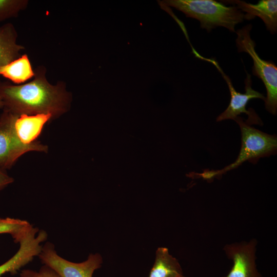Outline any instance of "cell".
Here are the masks:
<instances>
[{
  "mask_svg": "<svg viewBox=\"0 0 277 277\" xmlns=\"http://www.w3.org/2000/svg\"><path fill=\"white\" fill-rule=\"evenodd\" d=\"M44 265L55 271L61 277H92L94 272L101 267L102 258L98 253L90 254L81 263H74L58 255L54 245L47 242L38 255Z\"/></svg>",
  "mask_w": 277,
  "mask_h": 277,
  "instance_id": "7",
  "label": "cell"
},
{
  "mask_svg": "<svg viewBox=\"0 0 277 277\" xmlns=\"http://www.w3.org/2000/svg\"><path fill=\"white\" fill-rule=\"evenodd\" d=\"M21 277H61L55 271L49 266L44 265L38 271L30 269L21 271Z\"/></svg>",
  "mask_w": 277,
  "mask_h": 277,
  "instance_id": "17",
  "label": "cell"
},
{
  "mask_svg": "<svg viewBox=\"0 0 277 277\" xmlns=\"http://www.w3.org/2000/svg\"><path fill=\"white\" fill-rule=\"evenodd\" d=\"M18 34L14 25L0 26V68L19 58L25 47L17 43Z\"/></svg>",
  "mask_w": 277,
  "mask_h": 277,
  "instance_id": "12",
  "label": "cell"
},
{
  "mask_svg": "<svg viewBox=\"0 0 277 277\" xmlns=\"http://www.w3.org/2000/svg\"><path fill=\"white\" fill-rule=\"evenodd\" d=\"M148 277H186L178 260L165 247L156 251L154 263Z\"/></svg>",
  "mask_w": 277,
  "mask_h": 277,
  "instance_id": "13",
  "label": "cell"
},
{
  "mask_svg": "<svg viewBox=\"0 0 277 277\" xmlns=\"http://www.w3.org/2000/svg\"><path fill=\"white\" fill-rule=\"evenodd\" d=\"M34 75V70L26 54L0 68V75L15 85L23 84L33 78Z\"/></svg>",
  "mask_w": 277,
  "mask_h": 277,
  "instance_id": "14",
  "label": "cell"
},
{
  "mask_svg": "<svg viewBox=\"0 0 277 277\" xmlns=\"http://www.w3.org/2000/svg\"><path fill=\"white\" fill-rule=\"evenodd\" d=\"M33 228L31 224L25 220L0 217V234H10L16 243H19Z\"/></svg>",
  "mask_w": 277,
  "mask_h": 277,
  "instance_id": "15",
  "label": "cell"
},
{
  "mask_svg": "<svg viewBox=\"0 0 277 277\" xmlns=\"http://www.w3.org/2000/svg\"><path fill=\"white\" fill-rule=\"evenodd\" d=\"M193 54L196 57L210 62L214 65L221 73L228 86L231 95L229 104L226 109L217 117L216 121L220 122L225 120H234L241 114L245 113L248 115V119L245 121L247 124L262 125L263 124L262 121L255 111L252 109L247 110L246 108L248 102L251 99L260 98L264 101L265 100V97L263 94L252 89L251 75L246 71L247 77L245 80V92L244 93H241L235 90L230 78L224 72L214 59L204 57L197 51L194 52Z\"/></svg>",
  "mask_w": 277,
  "mask_h": 277,
  "instance_id": "6",
  "label": "cell"
},
{
  "mask_svg": "<svg viewBox=\"0 0 277 277\" xmlns=\"http://www.w3.org/2000/svg\"><path fill=\"white\" fill-rule=\"evenodd\" d=\"M47 233L43 230L33 227L19 243V248L9 260L0 265V277L7 273L15 274L23 267L31 262L40 253L42 243L47 239Z\"/></svg>",
  "mask_w": 277,
  "mask_h": 277,
  "instance_id": "9",
  "label": "cell"
},
{
  "mask_svg": "<svg viewBox=\"0 0 277 277\" xmlns=\"http://www.w3.org/2000/svg\"><path fill=\"white\" fill-rule=\"evenodd\" d=\"M13 181V179L7 174L6 170L0 168V191L11 184Z\"/></svg>",
  "mask_w": 277,
  "mask_h": 277,
  "instance_id": "18",
  "label": "cell"
},
{
  "mask_svg": "<svg viewBox=\"0 0 277 277\" xmlns=\"http://www.w3.org/2000/svg\"><path fill=\"white\" fill-rule=\"evenodd\" d=\"M17 115L4 110L0 116V168L10 169L17 159L29 151L47 152L48 147L37 141L25 144L18 138L14 124Z\"/></svg>",
  "mask_w": 277,
  "mask_h": 277,
  "instance_id": "5",
  "label": "cell"
},
{
  "mask_svg": "<svg viewBox=\"0 0 277 277\" xmlns=\"http://www.w3.org/2000/svg\"><path fill=\"white\" fill-rule=\"evenodd\" d=\"M257 241L241 242L225 246L224 250L233 262L228 273L223 277H262L256 268L255 251Z\"/></svg>",
  "mask_w": 277,
  "mask_h": 277,
  "instance_id": "8",
  "label": "cell"
},
{
  "mask_svg": "<svg viewBox=\"0 0 277 277\" xmlns=\"http://www.w3.org/2000/svg\"><path fill=\"white\" fill-rule=\"evenodd\" d=\"M234 121L239 125L241 132V147L236 160L221 170H205L202 173H196L197 177L209 181L238 167L246 161L255 164L261 157L276 153V135L268 134L251 127L240 116Z\"/></svg>",
  "mask_w": 277,
  "mask_h": 277,
  "instance_id": "3",
  "label": "cell"
},
{
  "mask_svg": "<svg viewBox=\"0 0 277 277\" xmlns=\"http://www.w3.org/2000/svg\"><path fill=\"white\" fill-rule=\"evenodd\" d=\"M28 4V0H0V22L16 17Z\"/></svg>",
  "mask_w": 277,
  "mask_h": 277,
  "instance_id": "16",
  "label": "cell"
},
{
  "mask_svg": "<svg viewBox=\"0 0 277 277\" xmlns=\"http://www.w3.org/2000/svg\"><path fill=\"white\" fill-rule=\"evenodd\" d=\"M50 114H22L18 116L15 121V129L19 140L25 144H30L36 141L44 126L52 120Z\"/></svg>",
  "mask_w": 277,
  "mask_h": 277,
  "instance_id": "11",
  "label": "cell"
},
{
  "mask_svg": "<svg viewBox=\"0 0 277 277\" xmlns=\"http://www.w3.org/2000/svg\"><path fill=\"white\" fill-rule=\"evenodd\" d=\"M222 3L236 6L242 12H246L244 19L250 20L256 16L261 18L267 29L272 34L277 31V1L261 0L256 4H252L240 0L221 1Z\"/></svg>",
  "mask_w": 277,
  "mask_h": 277,
  "instance_id": "10",
  "label": "cell"
},
{
  "mask_svg": "<svg viewBox=\"0 0 277 277\" xmlns=\"http://www.w3.org/2000/svg\"><path fill=\"white\" fill-rule=\"evenodd\" d=\"M34 70V76L25 84L15 85L0 80L3 109L17 115L46 114H50L52 120L59 117L70 109L71 93L63 81L51 84L43 66Z\"/></svg>",
  "mask_w": 277,
  "mask_h": 277,
  "instance_id": "1",
  "label": "cell"
},
{
  "mask_svg": "<svg viewBox=\"0 0 277 277\" xmlns=\"http://www.w3.org/2000/svg\"><path fill=\"white\" fill-rule=\"evenodd\" d=\"M252 25L248 24L236 31V45L238 52L248 53L253 62L252 73L261 79L266 87V109L275 115L277 111V67L271 61H265L260 57L256 53L255 43L251 38L250 31Z\"/></svg>",
  "mask_w": 277,
  "mask_h": 277,
  "instance_id": "4",
  "label": "cell"
},
{
  "mask_svg": "<svg viewBox=\"0 0 277 277\" xmlns=\"http://www.w3.org/2000/svg\"><path fill=\"white\" fill-rule=\"evenodd\" d=\"M161 7L170 6L187 17L200 21L201 27L208 32L216 27L235 32V26L244 19L245 14L236 6H226L213 0H166L159 1Z\"/></svg>",
  "mask_w": 277,
  "mask_h": 277,
  "instance_id": "2",
  "label": "cell"
},
{
  "mask_svg": "<svg viewBox=\"0 0 277 277\" xmlns=\"http://www.w3.org/2000/svg\"><path fill=\"white\" fill-rule=\"evenodd\" d=\"M3 108V103L1 99L0 98V109Z\"/></svg>",
  "mask_w": 277,
  "mask_h": 277,
  "instance_id": "19",
  "label": "cell"
}]
</instances>
